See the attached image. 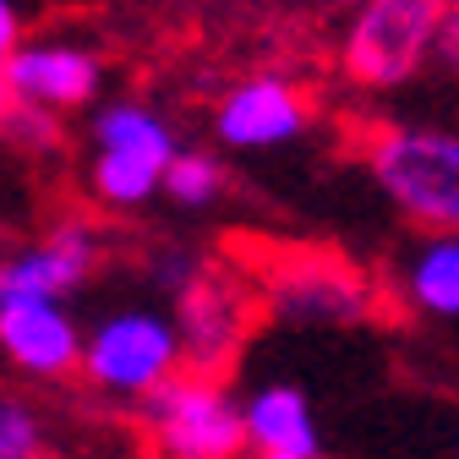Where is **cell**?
I'll list each match as a JSON object with an SVG mask.
<instances>
[{
    "instance_id": "1",
    "label": "cell",
    "mask_w": 459,
    "mask_h": 459,
    "mask_svg": "<svg viewBox=\"0 0 459 459\" xmlns=\"http://www.w3.org/2000/svg\"><path fill=\"white\" fill-rule=\"evenodd\" d=\"M372 176L405 219L437 230V236H454V224H459V143H454V132H432V126L377 132Z\"/></svg>"
},
{
    "instance_id": "2",
    "label": "cell",
    "mask_w": 459,
    "mask_h": 459,
    "mask_svg": "<svg viewBox=\"0 0 459 459\" xmlns=\"http://www.w3.org/2000/svg\"><path fill=\"white\" fill-rule=\"evenodd\" d=\"M143 421L169 459H241V405L208 377H169L143 399Z\"/></svg>"
},
{
    "instance_id": "3",
    "label": "cell",
    "mask_w": 459,
    "mask_h": 459,
    "mask_svg": "<svg viewBox=\"0 0 459 459\" xmlns=\"http://www.w3.org/2000/svg\"><path fill=\"white\" fill-rule=\"evenodd\" d=\"M252 307H257V296L241 279H230L219 268H197L176 290V317H169V328H176L181 361L192 367V377L219 383V372L236 361L241 344H247Z\"/></svg>"
},
{
    "instance_id": "4",
    "label": "cell",
    "mask_w": 459,
    "mask_h": 459,
    "mask_svg": "<svg viewBox=\"0 0 459 459\" xmlns=\"http://www.w3.org/2000/svg\"><path fill=\"white\" fill-rule=\"evenodd\" d=\"M432 0H372L356 12L351 33H344V77L361 88H399L411 82L432 49V28H437Z\"/></svg>"
},
{
    "instance_id": "5",
    "label": "cell",
    "mask_w": 459,
    "mask_h": 459,
    "mask_svg": "<svg viewBox=\"0 0 459 459\" xmlns=\"http://www.w3.org/2000/svg\"><path fill=\"white\" fill-rule=\"evenodd\" d=\"M77 367L109 394L148 399L169 377H181V344H176L169 317H159V312H115L82 339Z\"/></svg>"
},
{
    "instance_id": "6",
    "label": "cell",
    "mask_w": 459,
    "mask_h": 459,
    "mask_svg": "<svg viewBox=\"0 0 459 459\" xmlns=\"http://www.w3.org/2000/svg\"><path fill=\"white\" fill-rule=\"evenodd\" d=\"M93 263H99V236L82 219L55 224L39 247L0 263V307L6 301H55L61 307V296L77 290V284L93 273Z\"/></svg>"
},
{
    "instance_id": "7",
    "label": "cell",
    "mask_w": 459,
    "mask_h": 459,
    "mask_svg": "<svg viewBox=\"0 0 459 459\" xmlns=\"http://www.w3.org/2000/svg\"><path fill=\"white\" fill-rule=\"evenodd\" d=\"M307 93L284 77H247L224 93L213 126L230 148H279L307 132Z\"/></svg>"
},
{
    "instance_id": "8",
    "label": "cell",
    "mask_w": 459,
    "mask_h": 459,
    "mask_svg": "<svg viewBox=\"0 0 459 459\" xmlns=\"http://www.w3.org/2000/svg\"><path fill=\"white\" fill-rule=\"evenodd\" d=\"M273 312L279 317H307V323H344L367 312V284L351 263L339 257H284L273 284Z\"/></svg>"
},
{
    "instance_id": "9",
    "label": "cell",
    "mask_w": 459,
    "mask_h": 459,
    "mask_svg": "<svg viewBox=\"0 0 459 459\" xmlns=\"http://www.w3.org/2000/svg\"><path fill=\"white\" fill-rule=\"evenodd\" d=\"M0 77H6L12 99L17 104H39V109H72V104H88L99 93V55L77 49V44H22L6 66H0Z\"/></svg>"
},
{
    "instance_id": "10",
    "label": "cell",
    "mask_w": 459,
    "mask_h": 459,
    "mask_svg": "<svg viewBox=\"0 0 459 459\" xmlns=\"http://www.w3.org/2000/svg\"><path fill=\"white\" fill-rule=\"evenodd\" d=\"M0 351L33 377H66L82 356V333L55 301H6L0 307Z\"/></svg>"
},
{
    "instance_id": "11",
    "label": "cell",
    "mask_w": 459,
    "mask_h": 459,
    "mask_svg": "<svg viewBox=\"0 0 459 459\" xmlns=\"http://www.w3.org/2000/svg\"><path fill=\"white\" fill-rule=\"evenodd\" d=\"M241 432H247V443H257L273 459H317V448H323L307 394L290 383H268L263 394H252L241 405Z\"/></svg>"
},
{
    "instance_id": "12",
    "label": "cell",
    "mask_w": 459,
    "mask_h": 459,
    "mask_svg": "<svg viewBox=\"0 0 459 459\" xmlns=\"http://www.w3.org/2000/svg\"><path fill=\"white\" fill-rule=\"evenodd\" d=\"M93 143H99V153H126V159L153 164L159 176H164V164L176 159V137H169V126L159 121L153 109H143V104H109V109H99Z\"/></svg>"
},
{
    "instance_id": "13",
    "label": "cell",
    "mask_w": 459,
    "mask_h": 459,
    "mask_svg": "<svg viewBox=\"0 0 459 459\" xmlns=\"http://www.w3.org/2000/svg\"><path fill=\"white\" fill-rule=\"evenodd\" d=\"M405 290L432 317H454L459 312V241L454 236H432L416 252V263L405 273Z\"/></svg>"
},
{
    "instance_id": "14",
    "label": "cell",
    "mask_w": 459,
    "mask_h": 459,
    "mask_svg": "<svg viewBox=\"0 0 459 459\" xmlns=\"http://www.w3.org/2000/svg\"><path fill=\"white\" fill-rule=\"evenodd\" d=\"M88 181L109 208H137V203H148L159 192V169L143 164V159H126V153H99Z\"/></svg>"
},
{
    "instance_id": "15",
    "label": "cell",
    "mask_w": 459,
    "mask_h": 459,
    "mask_svg": "<svg viewBox=\"0 0 459 459\" xmlns=\"http://www.w3.org/2000/svg\"><path fill=\"white\" fill-rule=\"evenodd\" d=\"M159 186L176 197L181 208H208V203L219 197V186H224V169H219L208 153H176V159L164 164Z\"/></svg>"
},
{
    "instance_id": "16",
    "label": "cell",
    "mask_w": 459,
    "mask_h": 459,
    "mask_svg": "<svg viewBox=\"0 0 459 459\" xmlns=\"http://www.w3.org/2000/svg\"><path fill=\"white\" fill-rule=\"evenodd\" d=\"M0 132H6L17 148H55V143H61V126H55V115L49 109H39V104H17L12 99V109L6 115H0Z\"/></svg>"
},
{
    "instance_id": "17",
    "label": "cell",
    "mask_w": 459,
    "mask_h": 459,
    "mask_svg": "<svg viewBox=\"0 0 459 459\" xmlns=\"http://www.w3.org/2000/svg\"><path fill=\"white\" fill-rule=\"evenodd\" d=\"M39 454V416L17 399H0V459H33Z\"/></svg>"
},
{
    "instance_id": "18",
    "label": "cell",
    "mask_w": 459,
    "mask_h": 459,
    "mask_svg": "<svg viewBox=\"0 0 459 459\" xmlns=\"http://www.w3.org/2000/svg\"><path fill=\"white\" fill-rule=\"evenodd\" d=\"M17 49H22V12L12 0H0V66H6Z\"/></svg>"
},
{
    "instance_id": "19",
    "label": "cell",
    "mask_w": 459,
    "mask_h": 459,
    "mask_svg": "<svg viewBox=\"0 0 459 459\" xmlns=\"http://www.w3.org/2000/svg\"><path fill=\"white\" fill-rule=\"evenodd\" d=\"M432 39H437V49H443V61L454 66V49H459V17H454V6L437 12V33H432Z\"/></svg>"
},
{
    "instance_id": "20",
    "label": "cell",
    "mask_w": 459,
    "mask_h": 459,
    "mask_svg": "<svg viewBox=\"0 0 459 459\" xmlns=\"http://www.w3.org/2000/svg\"><path fill=\"white\" fill-rule=\"evenodd\" d=\"M12 109V88H6V77H0V115Z\"/></svg>"
},
{
    "instance_id": "21",
    "label": "cell",
    "mask_w": 459,
    "mask_h": 459,
    "mask_svg": "<svg viewBox=\"0 0 459 459\" xmlns=\"http://www.w3.org/2000/svg\"><path fill=\"white\" fill-rule=\"evenodd\" d=\"M263 459H273V454H263Z\"/></svg>"
},
{
    "instance_id": "22",
    "label": "cell",
    "mask_w": 459,
    "mask_h": 459,
    "mask_svg": "<svg viewBox=\"0 0 459 459\" xmlns=\"http://www.w3.org/2000/svg\"><path fill=\"white\" fill-rule=\"evenodd\" d=\"M33 459H44V454H33Z\"/></svg>"
}]
</instances>
